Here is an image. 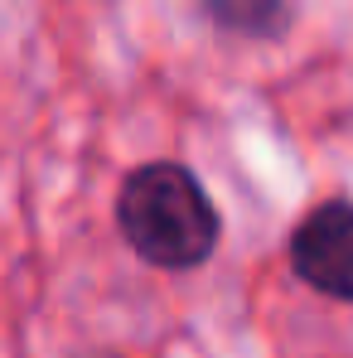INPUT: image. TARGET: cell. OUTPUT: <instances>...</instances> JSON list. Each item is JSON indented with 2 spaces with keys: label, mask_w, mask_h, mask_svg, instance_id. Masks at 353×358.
<instances>
[{
  "label": "cell",
  "mask_w": 353,
  "mask_h": 358,
  "mask_svg": "<svg viewBox=\"0 0 353 358\" xmlns=\"http://www.w3.org/2000/svg\"><path fill=\"white\" fill-rule=\"evenodd\" d=\"M295 276L329 300H353V203L334 199L305 213L291 238Z\"/></svg>",
  "instance_id": "7a4b0ae2"
},
{
  "label": "cell",
  "mask_w": 353,
  "mask_h": 358,
  "mask_svg": "<svg viewBox=\"0 0 353 358\" xmlns=\"http://www.w3.org/2000/svg\"><path fill=\"white\" fill-rule=\"evenodd\" d=\"M117 223L136 257L165 271H189L218 247V208L203 184L175 160L141 165L121 184Z\"/></svg>",
  "instance_id": "6da1fadb"
},
{
  "label": "cell",
  "mask_w": 353,
  "mask_h": 358,
  "mask_svg": "<svg viewBox=\"0 0 353 358\" xmlns=\"http://www.w3.org/2000/svg\"><path fill=\"white\" fill-rule=\"evenodd\" d=\"M295 0H203V10L213 15V24L247 34V39H266L291 20Z\"/></svg>",
  "instance_id": "3957f363"
}]
</instances>
